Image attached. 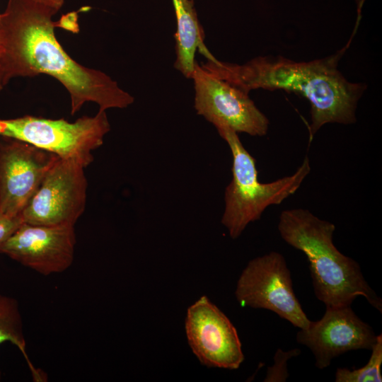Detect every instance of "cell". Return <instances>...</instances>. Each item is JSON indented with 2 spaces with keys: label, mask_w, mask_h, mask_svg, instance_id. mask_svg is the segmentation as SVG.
Instances as JSON below:
<instances>
[{
  "label": "cell",
  "mask_w": 382,
  "mask_h": 382,
  "mask_svg": "<svg viewBox=\"0 0 382 382\" xmlns=\"http://www.w3.org/2000/svg\"><path fill=\"white\" fill-rule=\"evenodd\" d=\"M110 125L105 111L82 116L71 122L63 118L25 115L0 119V137L16 139L72 159L86 168L93 161L92 151L103 144Z\"/></svg>",
  "instance_id": "5"
},
{
  "label": "cell",
  "mask_w": 382,
  "mask_h": 382,
  "mask_svg": "<svg viewBox=\"0 0 382 382\" xmlns=\"http://www.w3.org/2000/svg\"><path fill=\"white\" fill-rule=\"evenodd\" d=\"M235 294L242 306L270 310L300 329L311 322L294 294L290 271L279 253L250 260L237 282Z\"/></svg>",
  "instance_id": "6"
},
{
  "label": "cell",
  "mask_w": 382,
  "mask_h": 382,
  "mask_svg": "<svg viewBox=\"0 0 382 382\" xmlns=\"http://www.w3.org/2000/svg\"><path fill=\"white\" fill-rule=\"evenodd\" d=\"M39 2L43 3L45 4H47L48 6H52L59 11L62 8L64 0H36Z\"/></svg>",
  "instance_id": "18"
},
{
  "label": "cell",
  "mask_w": 382,
  "mask_h": 382,
  "mask_svg": "<svg viewBox=\"0 0 382 382\" xmlns=\"http://www.w3.org/2000/svg\"><path fill=\"white\" fill-rule=\"evenodd\" d=\"M76 243L74 226L23 222L0 243V253L41 274L49 275L62 272L71 265Z\"/></svg>",
  "instance_id": "11"
},
{
  "label": "cell",
  "mask_w": 382,
  "mask_h": 382,
  "mask_svg": "<svg viewBox=\"0 0 382 382\" xmlns=\"http://www.w3.org/2000/svg\"><path fill=\"white\" fill-rule=\"evenodd\" d=\"M6 341L14 344L21 351L34 375L37 378H40V374L34 369L26 354L22 318L18 302L13 298L0 294V344Z\"/></svg>",
  "instance_id": "14"
},
{
  "label": "cell",
  "mask_w": 382,
  "mask_h": 382,
  "mask_svg": "<svg viewBox=\"0 0 382 382\" xmlns=\"http://www.w3.org/2000/svg\"><path fill=\"white\" fill-rule=\"evenodd\" d=\"M340 54L310 62H294L283 57H258L244 64L221 62L214 57L201 66L248 93L263 88L295 92L311 104L310 141L328 123L356 122L358 100L366 86L347 81L337 69Z\"/></svg>",
  "instance_id": "2"
},
{
  "label": "cell",
  "mask_w": 382,
  "mask_h": 382,
  "mask_svg": "<svg viewBox=\"0 0 382 382\" xmlns=\"http://www.w3.org/2000/svg\"><path fill=\"white\" fill-rule=\"evenodd\" d=\"M185 331L189 345L202 364L237 369L243 361L236 328L207 296L188 308Z\"/></svg>",
  "instance_id": "10"
},
{
  "label": "cell",
  "mask_w": 382,
  "mask_h": 382,
  "mask_svg": "<svg viewBox=\"0 0 382 382\" xmlns=\"http://www.w3.org/2000/svg\"><path fill=\"white\" fill-rule=\"evenodd\" d=\"M301 353L299 349L284 352L278 349L274 354V363L272 366L268 367L267 376L264 380L265 382H282L286 381L289 377L286 364L287 361Z\"/></svg>",
  "instance_id": "16"
},
{
  "label": "cell",
  "mask_w": 382,
  "mask_h": 382,
  "mask_svg": "<svg viewBox=\"0 0 382 382\" xmlns=\"http://www.w3.org/2000/svg\"><path fill=\"white\" fill-rule=\"evenodd\" d=\"M177 30L175 33L176 59L174 67L186 78L193 72L197 50L207 59L213 57L204 44V32L198 21L194 0H172Z\"/></svg>",
  "instance_id": "13"
},
{
  "label": "cell",
  "mask_w": 382,
  "mask_h": 382,
  "mask_svg": "<svg viewBox=\"0 0 382 382\" xmlns=\"http://www.w3.org/2000/svg\"><path fill=\"white\" fill-rule=\"evenodd\" d=\"M85 167L59 158L21 213L23 222L49 226H74L83 214L88 183Z\"/></svg>",
  "instance_id": "7"
},
{
  "label": "cell",
  "mask_w": 382,
  "mask_h": 382,
  "mask_svg": "<svg viewBox=\"0 0 382 382\" xmlns=\"http://www.w3.org/2000/svg\"><path fill=\"white\" fill-rule=\"evenodd\" d=\"M371 355L368 363L364 366L351 370L338 368L335 373L336 382H381V366L382 364V335L377 339L372 347Z\"/></svg>",
  "instance_id": "15"
},
{
  "label": "cell",
  "mask_w": 382,
  "mask_h": 382,
  "mask_svg": "<svg viewBox=\"0 0 382 382\" xmlns=\"http://www.w3.org/2000/svg\"><path fill=\"white\" fill-rule=\"evenodd\" d=\"M232 154V179L225 190L221 223L231 238H237L250 222L260 219L265 209L281 204L300 187L311 171L308 156L294 173L274 181L258 180L255 158L245 149L237 132L226 126L216 127Z\"/></svg>",
  "instance_id": "4"
},
{
  "label": "cell",
  "mask_w": 382,
  "mask_h": 382,
  "mask_svg": "<svg viewBox=\"0 0 382 382\" xmlns=\"http://www.w3.org/2000/svg\"><path fill=\"white\" fill-rule=\"evenodd\" d=\"M195 88V108L215 127L226 126L236 132L265 136L269 120L248 93L222 80L197 62L191 78Z\"/></svg>",
  "instance_id": "8"
},
{
  "label": "cell",
  "mask_w": 382,
  "mask_h": 382,
  "mask_svg": "<svg viewBox=\"0 0 382 382\" xmlns=\"http://www.w3.org/2000/svg\"><path fill=\"white\" fill-rule=\"evenodd\" d=\"M58 9L36 0H8L0 13V86L16 77L47 74L60 82L74 115L87 102L100 111L125 108L134 98L104 72L74 60L58 42L52 21Z\"/></svg>",
  "instance_id": "1"
},
{
  "label": "cell",
  "mask_w": 382,
  "mask_h": 382,
  "mask_svg": "<svg viewBox=\"0 0 382 382\" xmlns=\"http://www.w3.org/2000/svg\"><path fill=\"white\" fill-rule=\"evenodd\" d=\"M22 223L21 216L0 214V243L10 236Z\"/></svg>",
  "instance_id": "17"
},
{
  "label": "cell",
  "mask_w": 382,
  "mask_h": 382,
  "mask_svg": "<svg viewBox=\"0 0 382 382\" xmlns=\"http://www.w3.org/2000/svg\"><path fill=\"white\" fill-rule=\"evenodd\" d=\"M358 6V14H360V9L362 7L365 0H355Z\"/></svg>",
  "instance_id": "19"
},
{
  "label": "cell",
  "mask_w": 382,
  "mask_h": 382,
  "mask_svg": "<svg viewBox=\"0 0 382 382\" xmlns=\"http://www.w3.org/2000/svg\"><path fill=\"white\" fill-rule=\"evenodd\" d=\"M60 157L51 151L0 137V214L21 216L44 177Z\"/></svg>",
  "instance_id": "9"
},
{
  "label": "cell",
  "mask_w": 382,
  "mask_h": 382,
  "mask_svg": "<svg viewBox=\"0 0 382 382\" xmlns=\"http://www.w3.org/2000/svg\"><path fill=\"white\" fill-rule=\"evenodd\" d=\"M376 339L372 328L355 314L351 306L326 307L319 320L311 321L296 335L297 342L313 352L319 369L328 367L332 359L347 352L371 350Z\"/></svg>",
  "instance_id": "12"
},
{
  "label": "cell",
  "mask_w": 382,
  "mask_h": 382,
  "mask_svg": "<svg viewBox=\"0 0 382 382\" xmlns=\"http://www.w3.org/2000/svg\"><path fill=\"white\" fill-rule=\"evenodd\" d=\"M277 228L287 244L306 256L315 295L326 307L351 306L363 296L382 312V300L365 280L359 263L335 246L332 223L308 209L294 208L281 213Z\"/></svg>",
  "instance_id": "3"
}]
</instances>
